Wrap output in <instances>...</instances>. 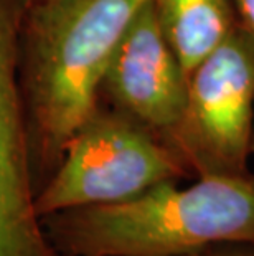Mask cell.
<instances>
[{
    "label": "cell",
    "mask_w": 254,
    "mask_h": 256,
    "mask_svg": "<svg viewBox=\"0 0 254 256\" xmlns=\"http://www.w3.org/2000/svg\"><path fill=\"white\" fill-rule=\"evenodd\" d=\"M187 256H254V244L248 243H231L218 244V246L205 248Z\"/></svg>",
    "instance_id": "obj_8"
},
{
    "label": "cell",
    "mask_w": 254,
    "mask_h": 256,
    "mask_svg": "<svg viewBox=\"0 0 254 256\" xmlns=\"http://www.w3.org/2000/svg\"><path fill=\"white\" fill-rule=\"evenodd\" d=\"M33 2H38V0H26V4H33Z\"/></svg>",
    "instance_id": "obj_10"
},
{
    "label": "cell",
    "mask_w": 254,
    "mask_h": 256,
    "mask_svg": "<svg viewBox=\"0 0 254 256\" xmlns=\"http://www.w3.org/2000/svg\"><path fill=\"white\" fill-rule=\"evenodd\" d=\"M187 74L240 28L233 0H152Z\"/></svg>",
    "instance_id": "obj_6"
},
{
    "label": "cell",
    "mask_w": 254,
    "mask_h": 256,
    "mask_svg": "<svg viewBox=\"0 0 254 256\" xmlns=\"http://www.w3.org/2000/svg\"><path fill=\"white\" fill-rule=\"evenodd\" d=\"M253 152H254V140H253Z\"/></svg>",
    "instance_id": "obj_11"
},
{
    "label": "cell",
    "mask_w": 254,
    "mask_h": 256,
    "mask_svg": "<svg viewBox=\"0 0 254 256\" xmlns=\"http://www.w3.org/2000/svg\"><path fill=\"white\" fill-rule=\"evenodd\" d=\"M149 0H38L26 4L18 80L35 197L74 132L101 104L111 58Z\"/></svg>",
    "instance_id": "obj_1"
},
{
    "label": "cell",
    "mask_w": 254,
    "mask_h": 256,
    "mask_svg": "<svg viewBox=\"0 0 254 256\" xmlns=\"http://www.w3.org/2000/svg\"><path fill=\"white\" fill-rule=\"evenodd\" d=\"M190 170L169 142L101 102L69 140L63 159L35 197L41 218L58 212L137 197Z\"/></svg>",
    "instance_id": "obj_3"
},
{
    "label": "cell",
    "mask_w": 254,
    "mask_h": 256,
    "mask_svg": "<svg viewBox=\"0 0 254 256\" xmlns=\"http://www.w3.org/2000/svg\"><path fill=\"white\" fill-rule=\"evenodd\" d=\"M233 2L240 26L254 38V0H233Z\"/></svg>",
    "instance_id": "obj_9"
},
{
    "label": "cell",
    "mask_w": 254,
    "mask_h": 256,
    "mask_svg": "<svg viewBox=\"0 0 254 256\" xmlns=\"http://www.w3.org/2000/svg\"><path fill=\"white\" fill-rule=\"evenodd\" d=\"M64 256H187L254 244V174L162 182L137 197L43 216Z\"/></svg>",
    "instance_id": "obj_2"
},
{
    "label": "cell",
    "mask_w": 254,
    "mask_h": 256,
    "mask_svg": "<svg viewBox=\"0 0 254 256\" xmlns=\"http://www.w3.org/2000/svg\"><path fill=\"white\" fill-rule=\"evenodd\" d=\"M254 140V38L238 28L188 74L170 146L190 174L241 176Z\"/></svg>",
    "instance_id": "obj_4"
},
{
    "label": "cell",
    "mask_w": 254,
    "mask_h": 256,
    "mask_svg": "<svg viewBox=\"0 0 254 256\" xmlns=\"http://www.w3.org/2000/svg\"><path fill=\"white\" fill-rule=\"evenodd\" d=\"M188 74L162 30L152 0L140 8L116 48L101 102L170 144L187 100Z\"/></svg>",
    "instance_id": "obj_5"
},
{
    "label": "cell",
    "mask_w": 254,
    "mask_h": 256,
    "mask_svg": "<svg viewBox=\"0 0 254 256\" xmlns=\"http://www.w3.org/2000/svg\"><path fill=\"white\" fill-rule=\"evenodd\" d=\"M0 256H64L36 214L28 162L7 152H0Z\"/></svg>",
    "instance_id": "obj_7"
}]
</instances>
